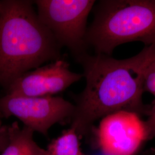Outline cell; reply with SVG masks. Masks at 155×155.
I'll list each match as a JSON object with an SVG mask.
<instances>
[{
	"instance_id": "52a82bcc",
	"label": "cell",
	"mask_w": 155,
	"mask_h": 155,
	"mask_svg": "<svg viewBox=\"0 0 155 155\" xmlns=\"http://www.w3.org/2000/svg\"><path fill=\"white\" fill-rule=\"evenodd\" d=\"M72 72L68 62L60 59L24 73L8 87V94L28 97L53 96L83 77Z\"/></svg>"
},
{
	"instance_id": "ba28073f",
	"label": "cell",
	"mask_w": 155,
	"mask_h": 155,
	"mask_svg": "<svg viewBox=\"0 0 155 155\" xmlns=\"http://www.w3.org/2000/svg\"><path fill=\"white\" fill-rule=\"evenodd\" d=\"M34 133L31 129L13 122L8 126V143L0 155H45V149L34 140Z\"/></svg>"
},
{
	"instance_id": "4fadbf2b",
	"label": "cell",
	"mask_w": 155,
	"mask_h": 155,
	"mask_svg": "<svg viewBox=\"0 0 155 155\" xmlns=\"http://www.w3.org/2000/svg\"><path fill=\"white\" fill-rule=\"evenodd\" d=\"M154 111H155V100L153 101L152 105L150 106V110H149V114H148V115L150 116V114H151L152 113H153Z\"/></svg>"
},
{
	"instance_id": "7a4b0ae2",
	"label": "cell",
	"mask_w": 155,
	"mask_h": 155,
	"mask_svg": "<svg viewBox=\"0 0 155 155\" xmlns=\"http://www.w3.org/2000/svg\"><path fill=\"white\" fill-rule=\"evenodd\" d=\"M29 0L2 1L0 11V84L47 61L61 59V47L41 22Z\"/></svg>"
},
{
	"instance_id": "9a60e30c",
	"label": "cell",
	"mask_w": 155,
	"mask_h": 155,
	"mask_svg": "<svg viewBox=\"0 0 155 155\" xmlns=\"http://www.w3.org/2000/svg\"><path fill=\"white\" fill-rule=\"evenodd\" d=\"M1 118H3V117H2V115H1V113H0V119H1Z\"/></svg>"
},
{
	"instance_id": "5b68a950",
	"label": "cell",
	"mask_w": 155,
	"mask_h": 155,
	"mask_svg": "<svg viewBox=\"0 0 155 155\" xmlns=\"http://www.w3.org/2000/svg\"><path fill=\"white\" fill-rule=\"evenodd\" d=\"M74 104L61 97H28L7 94L0 98L2 117H16L34 132L47 136L56 124L72 117Z\"/></svg>"
},
{
	"instance_id": "8fae6325",
	"label": "cell",
	"mask_w": 155,
	"mask_h": 155,
	"mask_svg": "<svg viewBox=\"0 0 155 155\" xmlns=\"http://www.w3.org/2000/svg\"><path fill=\"white\" fill-rule=\"evenodd\" d=\"M8 140V126L4 125L0 120V153L5 148Z\"/></svg>"
},
{
	"instance_id": "9c48e42d",
	"label": "cell",
	"mask_w": 155,
	"mask_h": 155,
	"mask_svg": "<svg viewBox=\"0 0 155 155\" xmlns=\"http://www.w3.org/2000/svg\"><path fill=\"white\" fill-rule=\"evenodd\" d=\"M79 136L70 127L52 140L45 149V155H87L81 148Z\"/></svg>"
},
{
	"instance_id": "30bf717a",
	"label": "cell",
	"mask_w": 155,
	"mask_h": 155,
	"mask_svg": "<svg viewBox=\"0 0 155 155\" xmlns=\"http://www.w3.org/2000/svg\"><path fill=\"white\" fill-rule=\"evenodd\" d=\"M143 90L155 95V59L150 63L144 74Z\"/></svg>"
},
{
	"instance_id": "3957f363",
	"label": "cell",
	"mask_w": 155,
	"mask_h": 155,
	"mask_svg": "<svg viewBox=\"0 0 155 155\" xmlns=\"http://www.w3.org/2000/svg\"><path fill=\"white\" fill-rule=\"evenodd\" d=\"M155 45V0H102L95 6L86 43L95 54L110 56L132 41Z\"/></svg>"
},
{
	"instance_id": "7c38bea8",
	"label": "cell",
	"mask_w": 155,
	"mask_h": 155,
	"mask_svg": "<svg viewBox=\"0 0 155 155\" xmlns=\"http://www.w3.org/2000/svg\"><path fill=\"white\" fill-rule=\"evenodd\" d=\"M146 125L150 130V133L152 134L155 132V111L150 114L149 118L145 121Z\"/></svg>"
},
{
	"instance_id": "8992f818",
	"label": "cell",
	"mask_w": 155,
	"mask_h": 155,
	"mask_svg": "<svg viewBox=\"0 0 155 155\" xmlns=\"http://www.w3.org/2000/svg\"><path fill=\"white\" fill-rule=\"evenodd\" d=\"M103 155H133L151 136L139 114L120 110L102 118L95 131Z\"/></svg>"
},
{
	"instance_id": "277c9868",
	"label": "cell",
	"mask_w": 155,
	"mask_h": 155,
	"mask_svg": "<svg viewBox=\"0 0 155 155\" xmlns=\"http://www.w3.org/2000/svg\"><path fill=\"white\" fill-rule=\"evenodd\" d=\"M40 20L58 44L66 47L75 59L87 53V21L94 0H36Z\"/></svg>"
},
{
	"instance_id": "6da1fadb",
	"label": "cell",
	"mask_w": 155,
	"mask_h": 155,
	"mask_svg": "<svg viewBox=\"0 0 155 155\" xmlns=\"http://www.w3.org/2000/svg\"><path fill=\"white\" fill-rule=\"evenodd\" d=\"M155 59V45L136 55L116 59L103 54H84L76 59L82 67L86 86L76 96L71 127L79 136L91 130L96 121L120 110L148 115L142 101L147 68Z\"/></svg>"
},
{
	"instance_id": "5bb4252c",
	"label": "cell",
	"mask_w": 155,
	"mask_h": 155,
	"mask_svg": "<svg viewBox=\"0 0 155 155\" xmlns=\"http://www.w3.org/2000/svg\"><path fill=\"white\" fill-rule=\"evenodd\" d=\"M1 8H2V1H0V11L1 9Z\"/></svg>"
}]
</instances>
